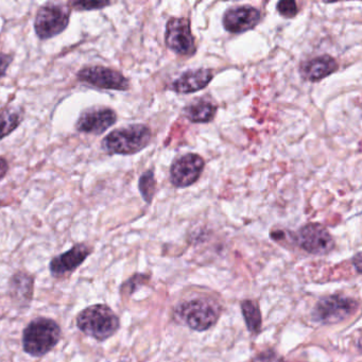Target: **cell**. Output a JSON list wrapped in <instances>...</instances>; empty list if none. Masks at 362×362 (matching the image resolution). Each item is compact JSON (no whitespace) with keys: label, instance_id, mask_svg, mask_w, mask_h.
<instances>
[{"label":"cell","instance_id":"cell-1","mask_svg":"<svg viewBox=\"0 0 362 362\" xmlns=\"http://www.w3.org/2000/svg\"><path fill=\"white\" fill-rule=\"evenodd\" d=\"M62 329L54 320L37 317L23 332V349L35 358L44 357L60 342Z\"/></svg>","mask_w":362,"mask_h":362},{"label":"cell","instance_id":"cell-2","mask_svg":"<svg viewBox=\"0 0 362 362\" xmlns=\"http://www.w3.org/2000/svg\"><path fill=\"white\" fill-rule=\"evenodd\" d=\"M76 323L82 334L99 342L113 337L120 327L119 317L105 304L86 307L78 315Z\"/></svg>","mask_w":362,"mask_h":362},{"label":"cell","instance_id":"cell-3","mask_svg":"<svg viewBox=\"0 0 362 362\" xmlns=\"http://www.w3.org/2000/svg\"><path fill=\"white\" fill-rule=\"evenodd\" d=\"M151 139L149 127L130 124L109 133L101 141V148L110 156H132L148 147Z\"/></svg>","mask_w":362,"mask_h":362},{"label":"cell","instance_id":"cell-4","mask_svg":"<svg viewBox=\"0 0 362 362\" xmlns=\"http://www.w3.org/2000/svg\"><path fill=\"white\" fill-rule=\"evenodd\" d=\"M71 9L69 5L48 3L40 7L35 18V31L41 41L54 39L69 28Z\"/></svg>","mask_w":362,"mask_h":362},{"label":"cell","instance_id":"cell-5","mask_svg":"<svg viewBox=\"0 0 362 362\" xmlns=\"http://www.w3.org/2000/svg\"><path fill=\"white\" fill-rule=\"evenodd\" d=\"M77 80L82 84L105 90L126 92L130 88V81L124 74L103 65H88L77 73Z\"/></svg>","mask_w":362,"mask_h":362},{"label":"cell","instance_id":"cell-6","mask_svg":"<svg viewBox=\"0 0 362 362\" xmlns=\"http://www.w3.org/2000/svg\"><path fill=\"white\" fill-rule=\"evenodd\" d=\"M177 315L184 324L197 332L209 329L218 320L217 309L211 303L200 298L183 303L177 308Z\"/></svg>","mask_w":362,"mask_h":362},{"label":"cell","instance_id":"cell-7","mask_svg":"<svg viewBox=\"0 0 362 362\" xmlns=\"http://www.w3.org/2000/svg\"><path fill=\"white\" fill-rule=\"evenodd\" d=\"M117 114L107 107H92L80 114L76 131L83 134L103 135L117 122Z\"/></svg>","mask_w":362,"mask_h":362},{"label":"cell","instance_id":"cell-8","mask_svg":"<svg viewBox=\"0 0 362 362\" xmlns=\"http://www.w3.org/2000/svg\"><path fill=\"white\" fill-rule=\"evenodd\" d=\"M357 308V303L340 296H326L315 305L313 317L324 324L343 321Z\"/></svg>","mask_w":362,"mask_h":362},{"label":"cell","instance_id":"cell-9","mask_svg":"<svg viewBox=\"0 0 362 362\" xmlns=\"http://www.w3.org/2000/svg\"><path fill=\"white\" fill-rule=\"evenodd\" d=\"M165 42L167 47L180 56H192L196 52V43L186 18H171L167 24Z\"/></svg>","mask_w":362,"mask_h":362},{"label":"cell","instance_id":"cell-10","mask_svg":"<svg viewBox=\"0 0 362 362\" xmlns=\"http://www.w3.org/2000/svg\"><path fill=\"white\" fill-rule=\"evenodd\" d=\"M296 243L300 249L311 254H326L332 251L334 243L328 230L319 223L303 226L296 234Z\"/></svg>","mask_w":362,"mask_h":362},{"label":"cell","instance_id":"cell-11","mask_svg":"<svg viewBox=\"0 0 362 362\" xmlns=\"http://www.w3.org/2000/svg\"><path fill=\"white\" fill-rule=\"evenodd\" d=\"M204 166V160L198 154L189 153L181 156L171 166V183L179 188L192 185L201 177Z\"/></svg>","mask_w":362,"mask_h":362},{"label":"cell","instance_id":"cell-12","mask_svg":"<svg viewBox=\"0 0 362 362\" xmlns=\"http://www.w3.org/2000/svg\"><path fill=\"white\" fill-rule=\"evenodd\" d=\"M93 253V249L86 243H77L69 251L52 258L49 264L50 274L57 279L66 276L77 270Z\"/></svg>","mask_w":362,"mask_h":362},{"label":"cell","instance_id":"cell-13","mask_svg":"<svg viewBox=\"0 0 362 362\" xmlns=\"http://www.w3.org/2000/svg\"><path fill=\"white\" fill-rule=\"evenodd\" d=\"M262 20V12L251 6L230 8L224 13V28L230 33H243L255 28Z\"/></svg>","mask_w":362,"mask_h":362},{"label":"cell","instance_id":"cell-14","mask_svg":"<svg viewBox=\"0 0 362 362\" xmlns=\"http://www.w3.org/2000/svg\"><path fill=\"white\" fill-rule=\"evenodd\" d=\"M338 69V64L332 57L324 54L300 63V74L303 79L317 82L332 75Z\"/></svg>","mask_w":362,"mask_h":362},{"label":"cell","instance_id":"cell-15","mask_svg":"<svg viewBox=\"0 0 362 362\" xmlns=\"http://www.w3.org/2000/svg\"><path fill=\"white\" fill-rule=\"evenodd\" d=\"M213 77V73L209 69L188 71L179 79L173 81L170 88L177 94H192L206 88L211 83Z\"/></svg>","mask_w":362,"mask_h":362},{"label":"cell","instance_id":"cell-16","mask_svg":"<svg viewBox=\"0 0 362 362\" xmlns=\"http://www.w3.org/2000/svg\"><path fill=\"white\" fill-rule=\"evenodd\" d=\"M10 294L14 300L23 306L30 304L33 298L35 279L26 272L16 273L10 279Z\"/></svg>","mask_w":362,"mask_h":362},{"label":"cell","instance_id":"cell-17","mask_svg":"<svg viewBox=\"0 0 362 362\" xmlns=\"http://www.w3.org/2000/svg\"><path fill=\"white\" fill-rule=\"evenodd\" d=\"M25 119V111L21 107H8L0 110V141L9 136Z\"/></svg>","mask_w":362,"mask_h":362},{"label":"cell","instance_id":"cell-18","mask_svg":"<svg viewBox=\"0 0 362 362\" xmlns=\"http://www.w3.org/2000/svg\"><path fill=\"white\" fill-rule=\"evenodd\" d=\"M217 107L209 101H199L188 105L184 110L186 118L194 124H205L211 122L215 117Z\"/></svg>","mask_w":362,"mask_h":362},{"label":"cell","instance_id":"cell-19","mask_svg":"<svg viewBox=\"0 0 362 362\" xmlns=\"http://www.w3.org/2000/svg\"><path fill=\"white\" fill-rule=\"evenodd\" d=\"M241 309L250 332L257 334L262 327V315L257 305L252 300H245L241 304Z\"/></svg>","mask_w":362,"mask_h":362},{"label":"cell","instance_id":"cell-20","mask_svg":"<svg viewBox=\"0 0 362 362\" xmlns=\"http://www.w3.org/2000/svg\"><path fill=\"white\" fill-rule=\"evenodd\" d=\"M139 189L144 200L151 203L156 190V180L152 170L146 171L139 177Z\"/></svg>","mask_w":362,"mask_h":362},{"label":"cell","instance_id":"cell-21","mask_svg":"<svg viewBox=\"0 0 362 362\" xmlns=\"http://www.w3.org/2000/svg\"><path fill=\"white\" fill-rule=\"evenodd\" d=\"M111 1H71L69 3L71 9L77 11H98L111 6Z\"/></svg>","mask_w":362,"mask_h":362},{"label":"cell","instance_id":"cell-22","mask_svg":"<svg viewBox=\"0 0 362 362\" xmlns=\"http://www.w3.org/2000/svg\"><path fill=\"white\" fill-rule=\"evenodd\" d=\"M277 12L286 18H292L298 14V6L293 0H283L276 6Z\"/></svg>","mask_w":362,"mask_h":362},{"label":"cell","instance_id":"cell-23","mask_svg":"<svg viewBox=\"0 0 362 362\" xmlns=\"http://www.w3.org/2000/svg\"><path fill=\"white\" fill-rule=\"evenodd\" d=\"M13 54L0 52V79L5 77L8 69H9L10 65L13 62Z\"/></svg>","mask_w":362,"mask_h":362},{"label":"cell","instance_id":"cell-24","mask_svg":"<svg viewBox=\"0 0 362 362\" xmlns=\"http://www.w3.org/2000/svg\"><path fill=\"white\" fill-rule=\"evenodd\" d=\"M10 165L7 158H4V156H0V181L7 177Z\"/></svg>","mask_w":362,"mask_h":362}]
</instances>
